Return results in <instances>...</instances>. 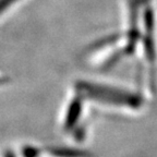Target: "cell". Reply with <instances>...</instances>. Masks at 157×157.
Masks as SVG:
<instances>
[{"mask_svg":"<svg viewBox=\"0 0 157 157\" xmlns=\"http://www.w3.org/2000/svg\"><path fill=\"white\" fill-rule=\"evenodd\" d=\"M78 90L80 93L88 97L97 99L103 103L110 104L113 106L120 107H135L141 104V97L130 91L115 86L101 85V84L90 83V82H80L78 83Z\"/></svg>","mask_w":157,"mask_h":157,"instance_id":"6da1fadb","label":"cell"},{"mask_svg":"<svg viewBox=\"0 0 157 157\" xmlns=\"http://www.w3.org/2000/svg\"><path fill=\"white\" fill-rule=\"evenodd\" d=\"M17 0H0V14L7 10L8 7L12 6Z\"/></svg>","mask_w":157,"mask_h":157,"instance_id":"7a4b0ae2","label":"cell"},{"mask_svg":"<svg viewBox=\"0 0 157 157\" xmlns=\"http://www.w3.org/2000/svg\"><path fill=\"white\" fill-rule=\"evenodd\" d=\"M0 82H1V81H0Z\"/></svg>","mask_w":157,"mask_h":157,"instance_id":"3957f363","label":"cell"}]
</instances>
